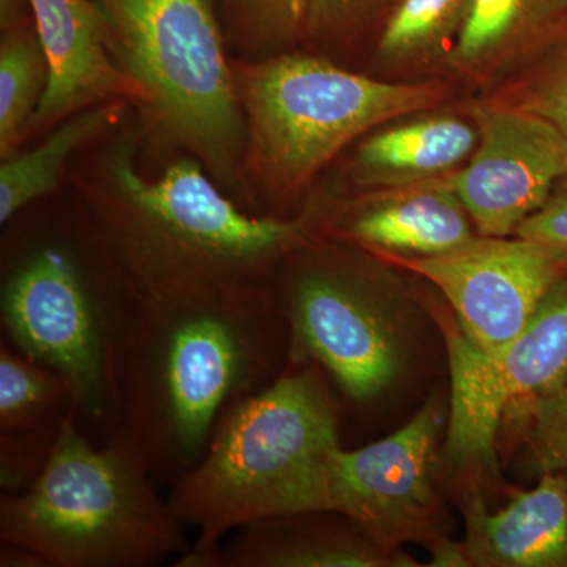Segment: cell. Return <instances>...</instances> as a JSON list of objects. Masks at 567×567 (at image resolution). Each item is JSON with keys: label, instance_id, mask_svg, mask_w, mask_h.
Here are the masks:
<instances>
[{"label": "cell", "instance_id": "cell-1", "mask_svg": "<svg viewBox=\"0 0 567 567\" xmlns=\"http://www.w3.org/2000/svg\"><path fill=\"white\" fill-rule=\"evenodd\" d=\"M289 324L270 287L144 298L115 365L117 431L159 487L200 461L223 417L289 361Z\"/></svg>", "mask_w": 567, "mask_h": 567}, {"label": "cell", "instance_id": "cell-2", "mask_svg": "<svg viewBox=\"0 0 567 567\" xmlns=\"http://www.w3.org/2000/svg\"><path fill=\"white\" fill-rule=\"evenodd\" d=\"M81 205L142 298L270 287L284 257L319 238L322 204L289 218L240 207L192 156L145 177L134 141L103 153Z\"/></svg>", "mask_w": 567, "mask_h": 567}, {"label": "cell", "instance_id": "cell-3", "mask_svg": "<svg viewBox=\"0 0 567 567\" xmlns=\"http://www.w3.org/2000/svg\"><path fill=\"white\" fill-rule=\"evenodd\" d=\"M344 447L328 377L289 353L271 385L235 405L200 461L169 487L178 518L197 539L177 567H216L234 529L260 518L334 511Z\"/></svg>", "mask_w": 567, "mask_h": 567}, {"label": "cell", "instance_id": "cell-4", "mask_svg": "<svg viewBox=\"0 0 567 567\" xmlns=\"http://www.w3.org/2000/svg\"><path fill=\"white\" fill-rule=\"evenodd\" d=\"M6 259L0 341L65 377L78 424L107 442L118 425L115 365L144 298L82 205L73 233L17 240Z\"/></svg>", "mask_w": 567, "mask_h": 567}, {"label": "cell", "instance_id": "cell-5", "mask_svg": "<svg viewBox=\"0 0 567 567\" xmlns=\"http://www.w3.org/2000/svg\"><path fill=\"white\" fill-rule=\"evenodd\" d=\"M185 527L128 436L95 443L76 412L31 486L0 496V543L50 567L162 566L188 550Z\"/></svg>", "mask_w": 567, "mask_h": 567}, {"label": "cell", "instance_id": "cell-6", "mask_svg": "<svg viewBox=\"0 0 567 567\" xmlns=\"http://www.w3.org/2000/svg\"><path fill=\"white\" fill-rule=\"evenodd\" d=\"M145 130L197 159L248 210L245 115L216 0H93ZM251 213V212H249Z\"/></svg>", "mask_w": 567, "mask_h": 567}, {"label": "cell", "instance_id": "cell-7", "mask_svg": "<svg viewBox=\"0 0 567 567\" xmlns=\"http://www.w3.org/2000/svg\"><path fill=\"white\" fill-rule=\"evenodd\" d=\"M234 76L246 125L244 175L278 218L354 141L451 96L445 81L379 80L308 52L237 62Z\"/></svg>", "mask_w": 567, "mask_h": 567}, {"label": "cell", "instance_id": "cell-8", "mask_svg": "<svg viewBox=\"0 0 567 567\" xmlns=\"http://www.w3.org/2000/svg\"><path fill=\"white\" fill-rule=\"evenodd\" d=\"M369 256L317 238L284 257L270 284L290 353L309 358L350 402L385 394L405 361V316Z\"/></svg>", "mask_w": 567, "mask_h": 567}, {"label": "cell", "instance_id": "cell-9", "mask_svg": "<svg viewBox=\"0 0 567 567\" xmlns=\"http://www.w3.org/2000/svg\"><path fill=\"white\" fill-rule=\"evenodd\" d=\"M450 358L445 456L465 472H496V439L507 410L567 382V274L548 290L520 334L499 352L473 346L456 317L434 311Z\"/></svg>", "mask_w": 567, "mask_h": 567}, {"label": "cell", "instance_id": "cell-10", "mask_svg": "<svg viewBox=\"0 0 567 567\" xmlns=\"http://www.w3.org/2000/svg\"><path fill=\"white\" fill-rule=\"evenodd\" d=\"M372 257L434 284L453 309L462 333L486 353L499 352L513 342L548 290L567 274L566 256L516 235L477 234L436 256Z\"/></svg>", "mask_w": 567, "mask_h": 567}, {"label": "cell", "instance_id": "cell-11", "mask_svg": "<svg viewBox=\"0 0 567 567\" xmlns=\"http://www.w3.org/2000/svg\"><path fill=\"white\" fill-rule=\"evenodd\" d=\"M442 425V405L431 399L393 435L358 450H342L334 511L383 550L401 551L412 543L429 548L450 533L434 484Z\"/></svg>", "mask_w": 567, "mask_h": 567}, {"label": "cell", "instance_id": "cell-12", "mask_svg": "<svg viewBox=\"0 0 567 567\" xmlns=\"http://www.w3.org/2000/svg\"><path fill=\"white\" fill-rule=\"evenodd\" d=\"M468 115L480 136L475 152L443 178L477 234L511 237L567 174V140L554 123L492 95L470 104Z\"/></svg>", "mask_w": 567, "mask_h": 567}, {"label": "cell", "instance_id": "cell-13", "mask_svg": "<svg viewBox=\"0 0 567 567\" xmlns=\"http://www.w3.org/2000/svg\"><path fill=\"white\" fill-rule=\"evenodd\" d=\"M477 235L445 178L379 189L352 203L324 204L319 238L377 256L429 257L453 251Z\"/></svg>", "mask_w": 567, "mask_h": 567}, {"label": "cell", "instance_id": "cell-14", "mask_svg": "<svg viewBox=\"0 0 567 567\" xmlns=\"http://www.w3.org/2000/svg\"><path fill=\"white\" fill-rule=\"evenodd\" d=\"M33 24L50 63V82L32 123L48 130L76 112L107 102L140 100L112 62L93 0H29Z\"/></svg>", "mask_w": 567, "mask_h": 567}, {"label": "cell", "instance_id": "cell-15", "mask_svg": "<svg viewBox=\"0 0 567 567\" xmlns=\"http://www.w3.org/2000/svg\"><path fill=\"white\" fill-rule=\"evenodd\" d=\"M224 539L216 567H416L386 551L336 511L254 520Z\"/></svg>", "mask_w": 567, "mask_h": 567}, {"label": "cell", "instance_id": "cell-16", "mask_svg": "<svg viewBox=\"0 0 567 567\" xmlns=\"http://www.w3.org/2000/svg\"><path fill=\"white\" fill-rule=\"evenodd\" d=\"M472 567H567V487L563 473H544L532 491L514 492L498 513L483 495L462 499Z\"/></svg>", "mask_w": 567, "mask_h": 567}, {"label": "cell", "instance_id": "cell-17", "mask_svg": "<svg viewBox=\"0 0 567 567\" xmlns=\"http://www.w3.org/2000/svg\"><path fill=\"white\" fill-rule=\"evenodd\" d=\"M470 115L415 112L379 126L358 141L349 173L358 188H404L436 181L461 169L477 145Z\"/></svg>", "mask_w": 567, "mask_h": 567}, {"label": "cell", "instance_id": "cell-18", "mask_svg": "<svg viewBox=\"0 0 567 567\" xmlns=\"http://www.w3.org/2000/svg\"><path fill=\"white\" fill-rule=\"evenodd\" d=\"M567 31V0H473L445 70L492 91Z\"/></svg>", "mask_w": 567, "mask_h": 567}, {"label": "cell", "instance_id": "cell-19", "mask_svg": "<svg viewBox=\"0 0 567 567\" xmlns=\"http://www.w3.org/2000/svg\"><path fill=\"white\" fill-rule=\"evenodd\" d=\"M126 102H107L58 123L47 140L28 153H14L0 166V224L6 226L29 205L58 188L71 156L117 126Z\"/></svg>", "mask_w": 567, "mask_h": 567}, {"label": "cell", "instance_id": "cell-20", "mask_svg": "<svg viewBox=\"0 0 567 567\" xmlns=\"http://www.w3.org/2000/svg\"><path fill=\"white\" fill-rule=\"evenodd\" d=\"M473 0H398L377 28L375 61L385 73L445 69Z\"/></svg>", "mask_w": 567, "mask_h": 567}, {"label": "cell", "instance_id": "cell-21", "mask_svg": "<svg viewBox=\"0 0 567 567\" xmlns=\"http://www.w3.org/2000/svg\"><path fill=\"white\" fill-rule=\"evenodd\" d=\"M71 412L65 377L0 341V434L61 431Z\"/></svg>", "mask_w": 567, "mask_h": 567}, {"label": "cell", "instance_id": "cell-22", "mask_svg": "<svg viewBox=\"0 0 567 567\" xmlns=\"http://www.w3.org/2000/svg\"><path fill=\"white\" fill-rule=\"evenodd\" d=\"M50 63L35 24L21 22L2 31L0 41V158L9 159L31 133L47 93Z\"/></svg>", "mask_w": 567, "mask_h": 567}, {"label": "cell", "instance_id": "cell-23", "mask_svg": "<svg viewBox=\"0 0 567 567\" xmlns=\"http://www.w3.org/2000/svg\"><path fill=\"white\" fill-rule=\"evenodd\" d=\"M226 40L251 61L292 51L308 40L311 0H216Z\"/></svg>", "mask_w": 567, "mask_h": 567}, {"label": "cell", "instance_id": "cell-24", "mask_svg": "<svg viewBox=\"0 0 567 567\" xmlns=\"http://www.w3.org/2000/svg\"><path fill=\"white\" fill-rule=\"evenodd\" d=\"M487 95L540 115L567 140V31Z\"/></svg>", "mask_w": 567, "mask_h": 567}, {"label": "cell", "instance_id": "cell-25", "mask_svg": "<svg viewBox=\"0 0 567 567\" xmlns=\"http://www.w3.org/2000/svg\"><path fill=\"white\" fill-rule=\"evenodd\" d=\"M503 421L516 423L539 475L567 470V382L544 398L511 406Z\"/></svg>", "mask_w": 567, "mask_h": 567}, {"label": "cell", "instance_id": "cell-26", "mask_svg": "<svg viewBox=\"0 0 567 567\" xmlns=\"http://www.w3.org/2000/svg\"><path fill=\"white\" fill-rule=\"evenodd\" d=\"M398 0H311L308 40L341 44L379 28Z\"/></svg>", "mask_w": 567, "mask_h": 567}, {"label": "cell", "instance_id": "cell-27", "mask_svg": "<svg viewBox=\"0 0 567 567\" xmlns=\"http://www.w3.org/2000/svg\"><path fill=\"white\" fill-rule=\"evenodd\" d=\"M61 431L0 434V491H25L50 461Z\"/></svg>", "mask_w": 567, "mask_h": 567}, {"label": "cell", "instance_id": "cell-28", "mask_svg": "<svg viewBox=\"0 0 567 567\" xmlns=\"http://www.w3.org/2000/svg\"><path fill=\"white\" fill-rule=\"evenodd\" d=\"M514 235L567 257V174L555 183L543 207L528 216Z\"/></svg>", "mask_w": 567, "mask_h": 567}, {"label": "cell", "instance_id": "cell-29", "mask_svg": "<svg viewBox=\"0 0 567 567\" xmlns=\"http://www.w3.org/2000/svg\"><path fill=\"white\" fill-rule=\"evenodd\" d=\"M431 554L429 567H472L464 544L456 543L450 536L442 537L427 548Z\"/></svg>", "mask_w": 567, "mask_h": 567}, {"label": "cell", "instance_id": "cell-30", "mask_svg": "<svg viewBox=\"0 0 567 567\" xmlns=\"http://www.w3.org/2000/svg\"><path fill=\"white\" fill-rule=\"evenodd\" d=\"M0 567H50L39 551L21 544L0 543Z\"/></svg>", "mask_w": 567, "mask_h": 567}, {"label": "cell", "instance_id": "cell-31", "mask_svg": "<svg viewBox=\"0 0 567 567\" xmlns=\"http://www.w3.org/2000/svg\"><path fill=\"white\" fill-rule=\"evenodd\" d=\"M559 473H563V476H565L566 487H567V470H565V472H559Z\"/></svg>", "mask_w": 567, "mask_h": 567}]
</instances>
